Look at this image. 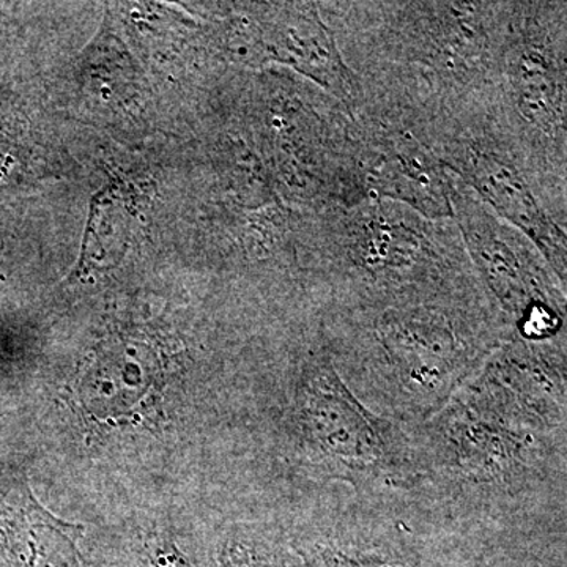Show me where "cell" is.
<instances>
[{
  "mask_svg": "<svg viewBox=\"0 0 567 567\" xmlns=\"http://www.w3.org/2000/svg\"><path fill=\"white\" fill-rule=\"evenodd\" d=\"M361 89L357 114L427 145L464 118L498 110L511 2L319 3Z\"/></svg>",
  "mask_w": 567,
  "mask_h": 567,
  "instance_id": "6da1fadb",
  "label": "cell"
},
{
  "mask_svg": "<svg viewBox=\"0 0 567 567\" xmlns=\"http://www.w3.org/2000/svg\"><path fill=\"white\" fill-rule=\"evenodd\" d=\"M323 338L371 412L417 427L516 336L480 278L386 300L324 301Z\"/></svg>",
  "mask_w": 567,
  "mask_h": 567,
  "instance_id": "7a4b0ae2",
  "label": "cell"
},
{
  "mask_svg": "<svg viewBox=\"0 0 567 567\" xmlns=\"http://www.w3.org/2000/svg\"><path fill=\"white\" fill-rule=\"evenodd\" d=\"M306 233L324 301L386 300L477 276L454 219L393 200L322 212Z\"/></svg>",
  "mask_w": 567,
  "mask_h": 567,
  "instance_id": "3957f363",
  "label": "cell"
},
{
  "mask_svg": "<svg viewBox=\"0 0 567 567\" xmlns=\"http://www.w3.org/2000/svg\"><path fill=\"white\" fill-rule=\"evenodd\" d=\"M279 421V447L295 480L312 487L404 488L412 439L404 425L371 412L352 393L319 338L298 354Z\"/></svg>",
  "mask_w": 567,
  "mask_h": 567,
  "instance_id": "277c9868",
  "label": "cell"
},
{
  "mask_svg": "<svg viewBox=\"0 0 567 567\" xmlns=\"http://www.w3.org/2000/svg\"><path fill=\"white\" fill-rule=\"evenodd\" d=\"M289 546L303 567H484L406 488L330 487L323 516L289 533Z\"/></svg>",
  "mask_w": 567,
  "mask_h": 567,
  "instance_id": "5b68a950",
  "label": "cell"
},
{
  "mask_svg": "<svg viewBox=\"0 0 567 567\" xmlns=\"http://www.w3.org/2000/svg\"><path fill=\"white\" fill-rule=\"evenodd\" d=\"M453 219L477 278L517 338L554 341L565 330L566 297L532 245L451 173Z\"/></svg>",
  "mask_w": 567,
  "mask_h": 567,
  "instance_id": "8992f818",
  "label": "cell"
},
{
  "mask_svg": "<svg viewBox=\"0 0 567 567\" xmlns=\"http://www.w3.org/2000/svg\"><path fill=\"white\" fill-rule=\"evenodd\" d=\"M233 41L235 52L249 65L282 63L350 111L360 106V84L347 66L319 3H252L237 17Z\"/></svg>",
  "mask_w": 567,
  "mask_h": 567,
  "instance_id": "52a82bcc",
  "label": "cell"
},
{
  "mask_svg": "<svg viewBox=\"0 0 567 567\" xmlns=\"http://www.w3.org/2000/svg\"><path fill=\"white\" fill-rule=\"evenodd\" d=\"M360 126L369 199L404 204L429 219H453L451 173L409 130L372 115Z\"/></svg>",
  "mask_w": 567,
  "mask_h": 567,
  "instance_id": "ba28073f",
  "label": "cell"
},
{
  "mask_svg": "<svg viewBox=\"0 0 567 567\" xmlns=\"http://www.w3.org/2000/svg\"><path fill=\"white\" fill-rule=\"evenodd\" d=\"M84 527L35 498L20 470L0 473V567H87Z\"/></svg>",
  "mask_w": 567,
  "mask_h": 567,
  "instance_id": "9c48e42d",
  "label": "cell"
},
{
  "mask_svg": "<svg viewBox=\"0 0 567 567\" xmlns=\"http://www.w3.org/2000/svg\"><path fill=\"white\" fill-rule=\"evenodd\" d=\"M210 567H298L289 536L279 529L244 527L227 533L215 547Z\"/></svg>",
  "mask_w": 567,
  "mask_h": 567,
  "instance_id": "30bf717a",
  "label": "cell"
},
{
  "mask_svg": "<svg viewBox=\"0 0 567 567\" xmlns=\"http://www.w3.org/2000/svg\"><path fill=\"white\" fill-rule=\"evenodd\" d=\"M28 118L13 102H0V196L32 177Z\"/></svg>",
  "mask_w": 567,
  "mask_h": 567,
  "instance_id": "8fae6325",
  "label": "cell"
}]
</instances>
